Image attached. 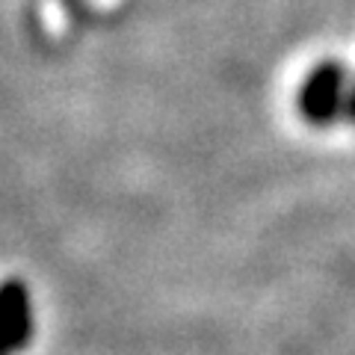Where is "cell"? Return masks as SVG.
<instances>
[{"label": "cell", "instance_id": "obj_3", "mask_svg": "<svg viewBox=\"0 0 355 355\" xmlns=\"http://www.w3.org/2000/svg\"><path fill=\"white\" fill-rule=\"evenodd\" d=\"M347 116H349V121L355 125V86H352V92H349V98H347Z\"/></svg>", "mask_w": 355, "mask_h": 355}, {"label": "cell", "instance_id": "obj_2", "mask_svg": "<svg viewBox=\"0 0 355 355\" xmlns=\"http://www.w3.org/2000/svg\"><path fill=\"white\" fill-rule=\"evenodd\" d=\"M33 340L30 287L21 279L0 282V355H15Z\"/></svg>", "mask_w": 355, "mask_h": 355}, {"label": "cell", "instance_id": "obj_1", "mask_svg": "<svg viewBox=\"0 0 355 355\" xmlns=\"http://www.w3.org/2000/svg\"><path fill=\"white\" fill-rule=\"evenodd\" d=\"M347 69L340 62H320L299 89V113L311 125H331L347 107Z\"/></svg>", "mask_w": 355, "mask_h": 355}]
</instances>
